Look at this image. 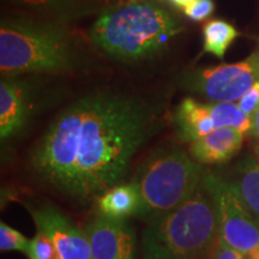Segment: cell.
I'll return each instance as SVG.
<instances>
[{"mask_svg": "<svg viewBox=\"0 0 259 259\" xmlns=\"http://www.w3.org/2000/svg\"><path fill=\"white\" fill-rule=\"evenodd\" d=\"M244 132L234 127L213 130L190 144V153L200 164L225 163L240 151Z\"/></svg>", "mask_w": 259, "mask_h": 259, "instance_id": "8fae6325", "label": "cell"}, {"mask_svg": "<svg viewBox=\"0 0 259 259\" xmlns=\"http://www.w3.org/2000/svg\"><path fill=\"white\" fill-rule=\"evenodd\" d=\"M204 173L200 163L179 149L149 158L134 180L142 199L139 215L151 220L178 208L198 189Z\"/></svg>", "mask_w": 259, "mask_h": 259, "instance_id": "5b68a950", "label": "cell"}, {"mask_svg": "<svg viewBox=\"0 0 259 259\" xmlns=\"http://www.w3.org/2000/svg\"><path fill=\"white\" fill-rule=\"evenodd\" d=\"M220 212V236L241 253L250 255L259 248V223L239 199L231 183L212 176Z\"/></svg>", "mask_w": 259, "mask_h": 259, "instance_id": "52a82bcc", "label": "cell"}, {"mask_svg": "<svg viewBox=\"0 0 259 259\" xmlns=\"http://www.w3.org/2000/svg\"><path fill=\"white\" fill-rule=\"evenodd\" d=\"M37 229L50 236L61 259H93L87 232L52 206L29 208Z\"/></svg>", "mask_w": 259, "mask_h": 259, "instance_id": "ba28073f", "label": "cell"}, {"mask_svg": "<svg viewBox=\"0 0 259 259\" xmlns=\"http://www.w3.org/2000/svg\"><path fill=\"white\" fill-rule=\"evenodd\" d=\"M30 247V240H28L23 234L18 231L0 223V248L2 251H21L27 254Z\"/></svg>", "mask_w": 259, "mask_h": 259, "instance_id": "d6986e66", "label": "cell"}, {"mask_svg": "<svg viewBox=\"0 0 259 259\" xmlns=\"http://www.w3.org/2000/svg\"><path fill=\"white\" fill-rule=\"evenodd\" d=\"M248 258H250V259H259V248L257 251H254L253 253H251L250 255H248Z\"/></svg>", "mask_w": 259, "mask_h": 259, "instance_id": "d4e9b609", "label": "cell"}, {"mask_svg": "<svg viewBox=\"0 0 259 259\" xmlns=\"http://www.w3.org/2000/svg\"><path fill=\"white\" fill-rule=\"evenodd\" d=\"M220 238V212L212 174L183 204L151 219L143 233V259H210Z\"/></svg>", "mask_w": 259, "mask_h": 259, "instance_id": "7a4b0ae2", "label": "cell"}, {"mask_svg": "<svg viewBox=\"0 0 259 259\" xmlns=\"http://www.w3.org/2000/svg\"><path fill=\"white\" fill-rule=\"evenodd\" d=\"M27 255L29 259H61L53 240L40 229H37L36 235L30 240Z\"/></svg>", "mask_w": 259, "mask_h": 259, "instance_id": "ac0fdd59", "label": "cell"}, {"mask_svg": "<svg viewBox=\"0 0 259 259\" xmlns=\"http://www.w3.org/2000/svg\"><path fill=\"white\" fill-rule=\"evenodd\" d=\"M174 5L178 6V8L185 9L186 6H189L191 3H193L194 0H170Z\"/></svg>", "mask_w": 259, "mask_h": 259, "instance_id": "cb8c5ba5", "label": "cell"}, {"mask_svg": "<svg viewBox=\"0 0 259 259\" xmlns=\"http://www.w3.org/2000/svg\"><path fill=\"white\" fill-rule=\"evenodd\" d=\"M241 111L251 118L259 107V80L250 90H247L238 101Z\"/></svg>", "mask_w": 259, "mask_h": 259, "instance_id": "44dd1931", "label": "cell"}, {"mask_svg": "<svg viewBox=\"0 0 259 259\" xmlns=\"http://www.w3.org/2000/svg\"><path fill=\"white\" fill-rule=\"evenodd\" d=\"M174 121L179 137L187 143H192L216 130L211 103H200L191 97L184 99L178 106Z\"/></svg>", "mask_w": 259, "mask_h": 259, "instance_id": "7c38bea8", "label": "cell"}, {"mask_svg": "<svg viewBox=\"0 0 259 259\" xmlns=\"http://www.w3.org/2000/svg\"><path fill=\"white\" fill-rule=\"evenodd\" d=\"M231 185L252 218L259 223V162L247 156L239 163Z\"/></svg>", "mask_w": 259, "mask_h": 259, "instance_id": "5bb4252c", "label": "cell"}, {"mask_svg": "<svg viewBox=\"0 0 259 259\" xmlns=\"http://www.w3.org/2000/svg\"><path fill=\"white\" fill-rule=\"evenodd\" d=\"M259 80V52L235 64L220 65L191 74L187 87L213 102H235Z\"/></svg>", "mask_w": 259, "mask_h": 259, "instance_id": "8992f818", "label": "cell"}, {"mask_svg": "<svg viewBox=\"0 0 259 259\" xmlns=\"http://www.w3.org/2000/svg\"><path fill=\"white\" fill-rule=\"evenodd\" d=\"M213 10H215V4L212 0H194L184 9V12L190 19L199 22L210 17Z\"/></svg>", "mask_w": 259, "mask_h": 259, "instance_id": "ffe728a7", "label": "cell"}, {"mask_svg": "<svg viewBox=\"0 0 259 259\" xmlns=\"http://www.w3.org/2000/svg\"><path fill=\"white\" fill-rule=\"evenodd\" d=\"M30 114V96L27 85L15 77L0 83V138L14 137L27 124Z\"/></svg>", "mask_w": 259, "mask_h": 259, "instance_id": "30bf717a", "label": "cell"}, {"mask_svg": "<svg viewBox=\"0 0 259 259\" xmlns=\"http://www.w3.org/2000/svg\"><path fill=\"white\" fill-rule=\"evenodd\" d=\"M148 122V113L134 99L89 94L54 119L30 163L45 183L71 198H100L124 179Z\"/></svg>", "mask_w": 259, "mask_h": 259, "instance_id": "6da1fadb", "label": "cell"}, {"mask_svg": "<svg viewBox=\"0 0 259 259\" xmlns=\"http://www.w3.org/2000/svg\"><path fill=\"white\" fill-rule=\"evenodd\" d=\"M244 253L233 248L220 236L211 252V255H210V259H244Z\"/></svg>", "mask_w": 259, "mask_h": 259, "instance_id": "7402d4cb", "label": "cell"}, {"mask_svg": "<svg viewBox=\"0 0 259 259\" xmlns=\"http://www.w3.org/2000/svg\"><path fill=\"white\" fill-rule=\"evenodd\" d=\"M72 42L60 25L25 18H3L0 71L5 78L23 73L61 72L72 67Z\"/></svg>", "mask_w": 259, "mask_h": 259, "instance_id": "277c9868", "label": "cell"}, {"mask_svg": "<svg viewBox=\"0 0 259 259\" xmlns=\"http://www.w3.org/2000/svg\"><path fill=\"white\" fill-rule=\"evenodd\" d=\"M238 36V31L222 19H211L203 27L204 52H208L222 59L231 44Z\"/></svg>", "mask_w": 259, "mask_h": 259, "instance_id": "9a60e30c", "label": "cell"}, {"mask_svg": "<svg viewBox=\"0 0 259 259\" xmlns=\"http://www.w3.org/2000/svg\"><path fill=\"white\" fill-rule=\"evenodd\" d=\"M16 5L23 6L44 15L67 16L82 9L83 0H10Z\"/></svg>", "mask_w": 259, "mask_h": 259, "instance_id": "e0dca14e", "label": "cell"}, {"mask_svg": "<svg viewBox=\"0 0 259 259\" xmlns=\"http://www.w3.org/2000/svg\"><path fill=\"white\" fill-rule=\"evenodd\" d=\"M183 29L156 3L130 2L105 10L92 25L90 38L113 58L137 61L156 56Z\"/></svg>", "mask_w": 259, "mask_h": 259, "instance_id": "3957f363", "label": "cell"}, {"mask_svg": "<svg viewBox=\"0 0 259 259\" xmlns=\"http://www.w3.org/2000/svg\"><path fill=\"white\" fill-rule=\"evenodd\" d=\"M93 259H134L136 236L124 220L100 215L87 228Z\"/></svg>", "mask_w": 259, "mask_h": 259, "instance_id": "9c48e42d", "label": "cell"}, {"mask_svg": "<svg viewBox=\"0 0 259 259\" xmlns=\"http://www.w3.org/2000/svg\"><path fill=\"white\" fill-rule=\"evenodd\" d=\"M211 111L216 128L234 127L241 132H250L251 118L234 102H213Z\"/></svg>", "mask_w": 259, "mask_h": 259, "instance_id": "2e32d148", "label": "cell"}, {"mask_svg": "<svg viewBox=\"0 0 259 259\" xmlns=\"http://www.w3.org/2000/svg\"><path fill=\"white\" fill-rule=\"evenodd\" d=\"M101 215L115 220H125L132 215H139L142 199L135 183L112 187L99 198Z\"/></svg>", "mask_w": 259, "mask_h": 259, "instance_id": "4fadbf2b", "label": "cell"}, {"mask_svg": "<svg viewBox=\"0 0 259 259\" xmlns=\"http://www.w3.org/2000/svg\"><path fill=\"white\" fill-rule=\"evenodd\" d=\"M254 156L257 158V161L259 162V143L254 145Z\"/></svg>", "mask_w": 259, "mask_h": 259, "instance_id": "484cf974", "label": "cell"}, {"mask_svg": "<svg viewBox=\"0 0 259 259\" xmlns=\"http://www.w3.org/2000/svg\"><path fill=\"white\" fill-rule=\"evenodd\" d=\"M251 135L259 139V107L257 108V111L253 113V115L251 116V130H250Z\"/></svg>", "mask_w": 259, "mask_h": 259, "instance_id": "603a6c76", "label": "cell"}]
</instances>
